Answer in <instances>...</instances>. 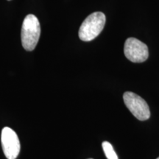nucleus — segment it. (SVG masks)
I'll use <instances>...</instances> for the list:
<instances>
[{"label":"nucleus","mask_w":159,"mask_h":159,"mask_svg":"<svg viewBox=\"0 0 159 159\" xmlns=\"http://www.w3.org/2000/svg\"><path fill=\"white\" fill-rule=\"evenodd\" d=\"M89 159H92V158H89Z\"/></svg>","instance_id":"8"},{"label":"nucleus","mask_w":159,"mask_h":159,"mask_svg":"<svg viewBox=\"0 0 159 159\" xmlns=\"http://www.w3.org/2000/svg\"><path fill=\"white\" fill-rule=\"evenodd\" d=\"M106 21L102 12H95L85 19L79 30V38L83 41H91L102 31Z\"/></svg>","instance_id":"2"},{"label":"nucleus","mask_w":159,"mask_h":159,"mask_svg":"<svg viewBox=\"0 0 159 159\" xmlns=\"http://www.w3.org/2000/svg\"><path fill=\"white\" fill-rule=\"evenodd\" d=\"M2 147L4 154L7 159H16L20 152V142L16 133L8 127L2 130Z\"/></svg>","instance_id":"5"},{"label":"nucleus","mask_w":159,"mask_h":159,"mask_svg":"<svg viewBox=\"0 0 159 159\" xmlns=\"http://www.w3.org/2000/svg\"><path fill=\"white\" fill-rule=\"evenodd\" d=\"M102 147L104 151L105 156L108 159H118V156L112 147L108 142H103L102 144Z\"/></svg>","instance_id":"6"},{"label":"nucleus","mask_w":159,"mask_h":159,"mask_svg":"<svg viewBox=\"0 0 159 159\" xmlns=\"http://www.w3.org/2000/svg\"><path fill=\"white\" fill-rule=\"evenodd\" d=\"M41 35V27L35 16L29 14L25 17L21 27V43L27 51L35 48Z\"/></svg>","instance_id":"1"},{"label":"nucleus","mask_w":159,"mask_h":159,"mask_svg":"<svg viewBox=\"0 0 159 159\" xmlns=\"http://www.w3.org/2000/svg\"><path fill=\"white\" fill-rule=\"evenodd\" d=\"M157 159H159V157H158V158H157Z\"/></svg>","instance_id":"7"},{"label":"nucleus","mask_w":159,"mask_h":159,"mask_svg":"<svg viewBox=\"0 0 159 159\" xmlns=\"http://www.w3.org/2000/svg\"><path fill=\"white\" fill-rule=\"evenodd\" d=\"M8 1H11V0H8Z\"/></svg>","instance_id":"9"},{"label":"nucleus","mask_w":159,"mask_h":159,"mask_svg":"<svg viewBox=\"0 0 159 159\" xmlns=\"http://www.w3.org/2000/svg\"><path fill=\"white\" fill-rule=\"evenodd\" d=\"M123 99L127 108L139 120L144 121L150 118V111L148 103L140 96L127 91L123 94Z\"/></svg>","instance_id":"3"},{"label":"nucleus","mask_w":159,"mask_h":159,"mask_svg":"<svg viewBox=\"0 0 159 159\" xmlns=\"http://www.w3.org/2000/svg\"><path fill=\"white\" fill-rule=\"evenodd\" d=\"M125 57L134 63H142L149 57L148 47L145 43L135 38H128L124 47Z\"/></svg>","instance_id":"4"}]
</instances>
